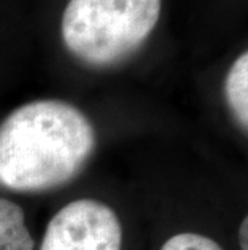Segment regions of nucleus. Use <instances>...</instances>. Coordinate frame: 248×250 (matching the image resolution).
Listing matches in <instances>:
<instances>
[{
	"label": "nucleus",
	"instance_id": "f257e3e1",
	"mask_svg": "<svg viewBox=\"0 0 248 250\" xmlns=\"http://www.w3.org/2000/svg\"><path fill=\"white\" fill-rule=\"evenodd\" d=\"M97 147L91 120L63 100H34L0 125V184L15 192H47L71 183Z\"/></svg>",
	"mask_w": 248,
	"mask_h": 250
},
{
	"label": "nucleus",
	"instance_id": "f03ea898",
	"mask_svg": "<svg viewBox=\"0 0 248 250\" xmlns=\"http://www.w3.org/2000/svg\"><path fill=\"white\" fill-rule=\"evenodd\" d=\"M161 0H70L61 17L63 44L89 66H114L153 33Z\"/></svg>",
	"mask_w": 248,
	"mask_h": 250
},
{
	"label": "nucleus",
	"instance_id": "7ed1b4c3",
	"mask_svg": "<svg viewBox=\"0 0 248 250\" xmlns=\"http://www.w3.org/2000/svg\"><path fill=\"white\" fill-rule=\"evenodd\" d=\"M123 226L107 204L70 202L47 225L40 250H121Z\"/></svg>",
	"mask_w": 248,
	"mask_h": 250
},
{
	"label": "nucleus",
	"instance_id": "20e7f679",
	"mask_svg": "<svg viewBox=\"0 0 248 250\" xmlns=\"http://www.w3.org/2000/svg\"><path fill=\"white\" fill-rule=\"evenodd\" d=\"M0 250H34V239L26 226L23 208L0 197Z\"/></svg>",
	"mask_w": 248,
	"mask_h": 250
},
{
	"label": "nucleus",
	"instance_id": "39448f33",
	"mask_svg": "<svg viewBox=\"0 0 248 250\" xmlns=\"http://www.w3.org/2000/svg\"><path fill=\"white\" fill-rule=\"evenodd\" d=\"M224 92L228 105L239 123L240 129H248V54L244 52L235 58L226 76Z\"/></svg>",
	"mask_w": 248,
	"mask_h": 250
},
{
	"label": "nucleus",
	"instance_id": "423d86ee",
	"mask_svg": "<svg viewBox=\"0 0 248 250\" xmlns=\"http://www.w3.org/2000/svg\"><path fill=\"white\" fill-rule=\"evenodd\" d=\"M161 250H223L219 244L202 234L181 232L170 237L163 244Z\"/></svg>",
	"mask_w": 248,
	"mask_h": 250
},
{
	"label": "nucleus",
	"instance_id": "0eeeda50",
	"mask_svg": "<svg viewBox=\"0 0 248 250\" xmlns=\"http://www.w3.org/2000/svg\"><path fill=\"white\" fill-rule=\"evenodd\" d=\"M248 220L244 218V221H242L240 225V249L242 250H248Z\"/></svg>",
	"mask_w": 248,
	"mask_h": 250
}]
</instances>
